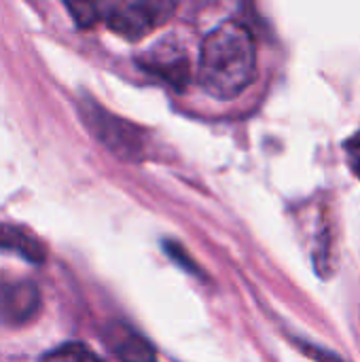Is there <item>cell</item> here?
I'll return each instance as SVG.
<instances>
[{
  "label": "cell",
  "instance_id": "52a82bcc",
  "mask_svg": "<svg viewBox=\"0 0 360 362\" xmlns=\"http://www.w3.org/2000/svg\"><path fill=\"white\" fill-rule=\"evenodd\" d=\"M45 358H72V361H81V358H95V354L91 350H87L83 344H68V346H62L49 354H45Z\"/></svg>",
  "mask_w": 360,
  "mask_h": 362
},
{
  "label": "cell",
  "instance_id": "277c9868",
  "mask_svg": "<svg viewBox=\"0 0 360 362\" xmlns=\"http://www.w3.org/2000/svg\"><path fill=\"white\" fill-rule=\"evenodd\" d=\"M0 250L15 252L30 263H40L45 259L42 246L30 233H25L19 227L2 225V223H0Z\"/></svg>",
  "mask_w": 360,
  "mask_h": 362
},
{
  "label": "cell",
  "instance_id": "5b68a950",
  "mask_svg": "<svg viewBox=\"0 0 360 362\" xmlns=\"http://www.w3.org/2000/svg\"><path fill=\"white\" fill-rule=\"evenodd\" d=\"M64 4L79 28H91L98 21H108L121 0H64Z\"/></svg>",
  "mask_w": 360,
  "mask_h": 362
},
{
  "label": "cell",
  "instance_id": "7a4b0ae2",
  "mask_svg": "<svg viewBox=\"0 0 360 362\" xmlns=\"http://www.w3.org/2000/svg\"><path fill=\"white\" fill-rule=\"evenodd\" d=\"M174 8L176 0H121L106 23L115 34L127 40H138L168 23Z\"/></svg>",
  "mask_w": 360,
  "mask_h": 362
},
{
  "label": "cell",
  "instance_id": "6da1fadb",
  "mask_svg": "<svg viewBox=\"0 0 360 362\" xmlns=\"http://www.w3.org/2000/svg\"><path fill=\"white\" fill-rule=\"evenodd\" d=\"M257 49L244 23L227 21L214 28L202 42L199 85L219 100L240 95L255 78Z\"/></svg>",
  "mask_w": 360,
  "mask_h": 362
},
{
  "label": "cell",
  "instance_id": "8992f818",
  "mask_svg": "<svg viewBox=\"0 0 360 362\" xmlns=\"http://www.w3.org/2000/svg\"><path fill=\"white\" fill-rule=\"evenodd\" d=\"M112 348H115V354L123 361H153L155 358V352L151 350V346L132 333L119 337Z\"/></svg>",
  "mask_w": 360,
  "mask_h": 362
},
{
  "label": "cell",
  "instance_id": "3957f363",
  "mask_svg": "<svg viewBox=\"0 0 360 362\" xmlns=\"http://www.w3.org/2000/svg\"><path fill=\"white\" fill-rule=\"evenodd\" d=\"M40 308L38 288L32 282L6 284L0 291V314L8 325H25Z\"/></svg>",
  "mask_w": 360,
  "mask_h": 362
}]
</instances>
